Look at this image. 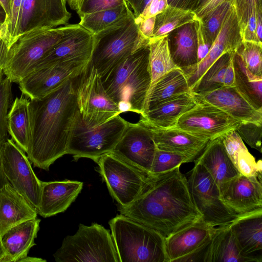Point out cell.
<instances>
[{
  "mask_svg": "<svg viewBox=\"0 0 262 262\" xmlns=\"http://www.w3.org/2000/svg\"><path fill=\"white\" fill-rule=\"evenodd\" d=\"M148 43L101 77L106 93L117 104L120 114L132 112L141 115L144 113L151 84Z\"/></svg>",
  "mask_w": 262,
  "mask_h": 262,
  "instance_id": "cell-3",
  "label": "cell"
},
{
  "mask_svg": "<svg viewBox=\"0 0 262 262\" xmlns=\"http://www.w3.org/2000/svg\"><path fill=\"white\" fill-rule=\"evenodd\" d=\"M172 60L184 73L198 63V46L193 23L183 26L178 31L172 44L169 43Z\"/></svg>",
  "mask_w": 262,
  "mask_h": 262,
  "instance_id": "cell-32",
  "label": "cell"
},
{
  "mask_svg": "<svg viewBox=\"0 0 262 262\" xmlns=\"http://www.w3.org/2000/svg\"><path fill=\"white\" fill-rule=\"evenodd\" d=\"M128 123L120 115L102 123L91 122L78 110L70 129L67 154L72 155L75 161L81 158L95 161L113 151Z\"/></svg>",
  "mask_w": 262,
  "mask_h": 262,
  "instance_id": "cell-6",
  "label": "cell"
},
{
  "mask_svg": "<svg viewBox=\"0 0 262 262\" xmlns=\"http://www.w3.org/2000/svg\"><path fill=\"white\" fill-rule=\"evenodd\" d=\"M66 4L67 0H23L14 41L21 34L34 30L67 25L71 14Z\"/></svg>",
  "mask_w": 262,
  "mask_h": 262,
  "instance_id": "cell-15",
  "label": "cell"
},
{
  "mask_svg": "<svg viewBox=\"0 0 262 262\" xmlns=\"http://www.w3.org/2000/svg\"><path fill=\"white\" fill-rule=\"evenodd\" d=\"M9 181L6 178L2 167L1 160L0 156V188L6 184L9 183Z\"/></svg>",
  "mask_w": 262,
  "mask_h": 262,
  "instance_id": "cell-56",
  "label": "cell"
},
{
  "mask_svg": "<svg viewBox=\"0 0 262 262\" xmlns=\"http://www.w3.org/2000/svg\"><path fill=\"white\" fill-rule=\"evenodd\" d=\"M95 162L111 195L122 207L131 204L144 192L153 176L137 169L112 152L103 155Z\"/></svg>",
  "mask_w": 262,
  "mask_h": 262,
  "instance_id": "cell-9",
  "label": "cell"
},
{
  "mask_svg": "<svg viewBox=\"0 0 262 262\" xmlns=\"http://www.w3.org/2000/svg\"><path fill=\"white\" fill-rule=\"evenodd\" d=\"M72 80L78 111L84 119L99 123L120 115L118 106L106 93L101 77L90 61Z\"/></svg>",
  "mask_w": 262,
  "mask_h": 262,
  "instance_id": "cell-10",
  "label": "cell"
},
{
  "mask_svg": "<svg viewBox=\"0 0 262 262\" xmlns=\"http://www.w3.org/2000/svg\"><path fill=\"white\" fill-rule=\"evenodd\" d=\"M233 64L236 88L255 110L262 112V77L249 72L236 52Z\"/></svg>",
  "mask_w": 262,
  "mask_h": 262,
  "instance_id": "cell-34",
  "label": "cell"
},
{
  "mask_svg": "<svg viewBox=\"0 0 262 262\" xmlns=\"http://www.w3.org/2000/svg\"><path fill=\"white\" fill-rule=\"evenodd\" d=\"M83 187V183L64 180L42 182L37 213L48 217L66 211L76 200Z\"/></svg>",
  "mask_w": 262,
  "mask_h": 262,
  "instance_id": "cell-24",
  "label": "cell"
},
{
  "mask_svg": "<svg viewBox=\"0 0 262 262\" xmlns=\"http://www.w3.org/2000/svg\"><path fill=\"white\" fill-rule=\"evenodd\" d=\"M125 4H127L126 0H80L76 12L80 17Z\"/></svg>",
  "mask_w": 262,
  "mask_h": 262,
  "instance_id": "cell-46",
  "label": "cell"
},
{
  "mask_svg": "<svg viewBox=\"0 0 262 262\" xmlns=\"http://www.w3.org/2000/svg\"><path fill=\"white\" fill-rule=\"evenodd\" d=\"M37 210L9 183L0 188V238L8 230L37 217Z\"/></svg>",
  "mask_w": 262,
  "mask_h": 262,
  "instance_id": "cell-25",
  "label": "cell"
},
{
  "mask_svg": "<svg viewBox=\"0 0 262 262\" xmlns=\"http://www.w3.org/2000/svg\"><path fill=\"white\" fill-rule=\"evenodd\" d=\"M0 262H10L7 254L4 248L0 238Z\"/></svg>",
  "mask_w": 262,
  "mask_h": 262,
  "instance_id": "cell-54",
  "label": "cell"
},
{
  "mask_svg": "<svg viewBox=\"0 0 262 262\" xmlns=\"http://www.w3.org/2000/svg\"><path fill=\"white\" fill-rule=\"evenodd\" d=\"M194 162L204 167L218 187L240 174L228 155L220 137L209 140Z\"/></svg>",
  "mask_w": 262,
  "mask_h": 262,
  "instance_id": "cell-27",
  "label": "cell"
},
{
  "mask_svg": "<svg viewBox=\"0 0 262 262\" xmlns=\"http://www.w3.org/2000/svg\"><path fill=\"white\" fill-rule=\"evenodd\" d=\"M160 1V0H151L145 7L141 14L135 18V23L138 25L145 18L156 16L158 14Z\"/></svg>",
  "mask_w": 262,
  "mask_h": 262,
  "instance_id": "cell-49",
  "label": "cell"
},
{
  "mask_svg": "<svg viewBox=\"0 0 262 262\" xmlns=\"http://www.w3.org/2000/svg\"><path fill=\"white\" fill-rule=\"evenodd\" d=\"M5 24L0 27V38L5 36Z\"/></svg>",
  "mask_w": 262,
  "mask_h": 262,
  "instance_id": "cell-59",
  "label": "cell"
},
{
  "mask_svg": "<svg viewBox=\"0 0 262 262\" xmlns=\"http://www.w3.org/2000/svg\"><path fill=\"white\" fill-rule=\"evenodd\" d=\"M3 66L0 64V77L3 76Z\"/></svg>",
  "mask_w": 262,
  "mask_h": 262,
  "instance_id": "cell-60",
  "label": "cell"
},
{
  "mask_svg": "<svg viewBox=\"0 0 262 262\" xmlns=\"http://www.w3.org/2000/svg\"><path fill=\"white\" fill-rule=\"evenodd\" d=\"M242 42L235 7L233 5L223 20L207 55L194 67L184 73L189 88L223 54L235 52Z\"/></svg>",
  "mask_w": 262,
  "mask_h": 262,
  "instance_id": "cell-17",
  "label": "cell"
},
{
  "mask_svg": "<svg viewBox=\"0 0 262 262\" xmlns=\"http://www.w3.org/2000/svg\"><path fill=\"white\" fill-rule=\"evenodd\" d=\"M7 18V13L0 3V25H2L5 24Z\"/></svg>",
  "mask_w": 262,
  "mask_h": 262,
  "instance_id": "cell-55",
  "label": "cell"
},
{
  "mask_svg": "<svg viewBox=\"0 0 262 262\" xmlns=\"http://www.w3.org/2000/svg\"><path fill=\"white\" fill-rule=\"evenodd\" d=\"M230 2L235 3V0H207L193 11L198 17L203 19L222 4Z\"/></svg>",
  "mask_w": 262,
  "mask_h": 262,
  "instance_id": "cell-48",
  "label": "cell"
},
{
  "mask_svg": "<svg viewBox=\"0 0 262 262\" xmlns=\"http://www.w3.org/2000/svg\"><path fill=\"white\" fill-rule=\"evenodd\" d=\"M78 110L72 78L42 97L30 99L26 154L34 167L49 170L56 160L67 154Z\"/></svg>",
  "mask_w": 262,
  "mask_h": 262,
  "instance_id": "cell-2",
  "label": "cell"
},
{
  "mask_svg": "<svg viewBox=\"0 0 262 262\" xmlns=\"http://www.w3.org/2000/svg\"><path fill=\"white\" fill-rule=\"evenodd\" d=\"M149 68L151 84L169 71L177 68L169 48L168 34L149 39Z\"/></svg>",
  "mask_w": 262,
  "mask_h": 262,
  "instance_id": "cell-35",
  "label": "cell"
},
{
  "mask_svg": "<svg viewBox=\"0 0 262 262\" xmlns=\"http://www.w3.org/2000/svg\"><path fill=\"white\" fill-rule=\"evenodd\" d=\"M189 92L190 88L183 71L178 68L173 69L151 85L144 112L169 99Z\"/></svg>",
  "mask_w": 262,
  "mask_h": 262,
  "instance_id": "cell-31",
  "label": "cell"
},
{
  "mask_svg": "<svg viewBox=\"0 0 262 262\" xmlns=\"http://www.w3.org/2000/svg\"><path fill=\"white\" fill-rule=\"evenodd\" d=\"M108 224L120 262H168L165 237L120 213Z\"/></svg>",
  "mask_w": 262,
  "mask_h": 262,
  "instance_id": "cell-4",
  "label": "cell"
},
{
  "mask_svg": "<svg viewBox=\"0 0 262 262\" xmlns=\"http://www.w3.org/2000/svg\"><path fill=\"white\" fill-rule=\"evenodd\" d=\"M234 53H225L216 60L190 88V92L192 94H202L223 86L234 85Z\"/></svg>",
  "mask_w": 262,
  "mask_h": 262,
  "instance_id": "cell-30",
  "label": "cell"
},
{
  "mask_svg": "<svg viewBox=\"0 0 262 262\" xmlns=\"http://www.w3.org/2000/svg\"><path fill=\"white\" fill-rule=\"evenodd\" d=\"M235 7L241 36L251 15L262 13L261 0H235Z\"/></svg>",
  "mask_w": 262,
  "mask_h": 262,
  "instance_id": "cell-43",
  "label": "cell"
},
{
  "mask_svg": "<svg viewBox=\"0 0 262 262\" xmlns=\"http://www.w3.org/2000/svg\"><path fill=\"white\" fill-rule=\"evenodd\" d=\"M196 103L190 92L184 93L145 111L140 115V120L156 127L173 128L179 118Z\"/></svg>",
  "mask_w": 262,
  "mask_h": 262,
  "instance_id": "cell-26",
  "label": "cell"
},
{
  "mask_svg": "<svg viewBox=\"0 0 262 262\" xmlns=\"http://www.w3.org/2000/svg\"><path fill=\"white\" fill-rule=\"evenodd\" d=\"M187 180L193 203L207 225L226 226L238 215L223 202L217 184L204 166L194 164Z\"/></svg>",
  "mask_w": 262,
  "mask_h": 262,
  "instance_id": "cell-11",
  "label": "cell"
},
{
  "mask_svg": "<svg viewBox=\"0 0 262 262\" xmlns=\"http://www.w3.org/2000/svg\"><path fill=\"white\" fill-rule=\"evenodd\" d=\"M77 24L34 30L18 36L10 46L3 74L12 82H19L32 72L38 62Z\"/></svg>",
  "mask_w": 262,
  "mask_h": 262,
  "instance_id": "cell-7",
  "label": "cell"
},
{
  "mask_svg": "<svg viewBox=\"0 0 262 262\" xmlns=\"http://www.w3.org/2000/svg\"><path fill=\"white\" fill-rule=\"evenodd\" d=\"M262 16L261 13L258 14L257 17L256 35L259 42H261L262 37V25H261Z\"/></svg>",
  "mask_w": 262,
  "mask_h": 262,
  "instance_id": "cell-52",
  "label": "cell"
},
{
  "mask_svg": "<svg viewBox=\"0 0 262 262\" xmlns=\"http://www.w3.org/2000/svg\"><path fill=\"white\" fill-rule=\"evenodd\" d=\"M220 137L228 155L235 166L238 154L248 150L247 147L235 129L229 130Z\"/></svg>",
  "mask_w": 262,
  "mask_h": 262,
  "instance_id": "cell-45",
  "label": "cell"
},
{
  "mask_svg": "<svg viewBox=\"0 0 262 262\" xmlns=\"http://www.w3.org/2000/svg\"><path fill=\"white\" fill-rule=\"evenodd\" d=\"M139 122L149 130L157 148L185 156L191 162L199 157L209 141L175 127L158 128Z\"/></svg>",
  "mask_w": 262,
  "mask_h": 262,
  "instance_id": "cell-23",
  "label": "cell"
},
{
  "mask_svg": "<svg viewBox=\"0 0 262 262\" xmlns=\"http://www.w3.org/2000/svg\"><path fill=\"white\" fill-rule=\"evenodd\" d=\"M29 102L24 95L16 97L7 116L8 132L12 140L26 153L30 130Z\"/></svg>",
  "mask_w": 262,
  "mask_h": 262,
  "instance_id": "cell-33",
  "label": "cell"
},
{
  "mask_svg": "<svg viewBox=\"0 0 262 262\" xmlns=\"http://www.w3.org/2000/svg\"><path fill=\"white\" fill-rule=\"evenodd\" d=\"M235 130L251 147L261 153L262 123L241 122Z\"/></svg>",
  "mask_w": 262,
  "mask_h": 262,
  "instance_id": "cell-42",
  "label": "cell"
},
{
  "mask_svg": "<svg viewBox=\"0 0 262 262\" xmlns=\"http://www.w3.org/2000/svg\"><path fill=\"white\" fill-rule=\"evenodd\" d=\"M156 16L142 20L138 25L142 35L147 39L153 36Z\"/></svg>",
  "mask_w": 262,
  "mask_h": 262,
  "instance_id": "cell-50",
  "label": "cell"
},
{
  "mask_svg": "<svg viewBox=\"0 0 262 262\" xmlns=\"http://www.w3.org/2000/svg\"><path fill=\"white\" fill-rule=\"evenodd\" d=\"M261 160L256 162L254 157L247 150L238 154L235 166L240 174L247 177L257 176L261 182Z\"/></svg>",
  "mask_w": 262,
  "mask_h": 262,
  "instance_id": "cell-44",
  "label": "cell"
},
{
  "mask_svg": "<svg viewBox=\"0 0 262 262\" xmlns=\"http://www.w3.org/2000/svg\"><path fill=\"white\" fill-rule=\"evenodd\" d=\"M56 262H120L110 231L97 223L81 224L53 254Z\"/></svg>",
  "mask_w": 262,
  "mask_h": 262,
  "instance_id": "cell-8",
  "label": "cell"
},
{
  "mask_svg": "<svg viewBox=\"0 0 262 262\" xmlns=\"http://www.w3.org/2000/svg\"><path fill=\"white\" fill-rule=\"evenodd\" d=\"M196 102L210 104L241 122L262 123V112L255 110L235 85L202 94H192Z\"/></svg>",
  "mask_w": 262,
  "mask_h": 262,
  "instance_id": "cell-20",
  "label": "cell"
},
{
  "mask_svg": "<svg viewBox=\"0 0 262 262\" xmlns=\"http://www.w3.org/2000/svg\"><path fill=\"white\" fill-rule=\"evenodd\" d=\"M46 260L40 258L33 257L29 256L28 255L24 258L21 262H45Z\"/></svg>",
  "mask_w": 262,
  "mask_h": 262,
  "instance_id": "cell-57",
  "label": "cell"
},
{
  "mask_svg": "<svg viewBox=\"0 0 262 262\" xmlns=\"http://www.w3.org/2000/svg\"><path fill=\"white\" fill-rule=\"evenodd\" d=\"M80 0H67L70 8L76 11Z\"/></svg>",
  "mask_w": 262,
  "mask_h": 262,
  "instance_id": "cell-58",
  "label": "cell"
},
{
  "mask_svg": "<svg viewBox=\"0 0 262 262\" xmlns=\"http://www.w3.org/2000/svg\"><path fill=\"white\" fill-rule=\"evenodd\" d=\"M240 122L210 104L197 102L179 118L174 127L211 140L235 129Z\"/></svg>",
  "mask_w": 262,
  "mask_h": 262,
  "instance_id": "cell-13",
  "label": "cell"
},
{
  "mask_svg": "<svg viewBox=\"0 0 262 262\" xmlns=\"http://www.w3.org/2000/svg\"><path fill=\"white\" fill-rule=\"evenodd\" d=\"M262 43L242 41L236 53L246 68L256 76L262 77Z\"/></svg>",
  "mask_w": 262,
  "mask_h": 262,
  "instance_id": "cell-38",
  "label": "cell"
},
{
  "mask_svg": "<svg viewBox=\"0 0 262 262\" xmlns=\"http://www.w3.org/2000/svg\"><path fill=\"white\" fill-rule=\"evenodd\" d=\"M223 202L238 214L262 208V185L257 176L239 175L219 186Z\"/></svg>",
  "mask_w": 262,
  "mask_h": 262,
  "instance_id": "cell-18",
  "label": "cell"
},
{
  "mask_svg": "<svg viewBox=\"0 0 262 262\" xmlns=\"http://www.w3.org/2000/svg\"><path fill=\"white\" fill-rule=\"evenodd\" d=\"M215 228L200 220L165 237L167 261L181 262L199 250L210 239Z\"/></svg>",
  "mask_w": 262,
  "mask_h": 262,
  "instance_id": "cell-22",
  "label": "cell"
},
{
  "mask_svg": "<svg viewBox=\"0 0 262 262\" xmlns=\"http://www.w3.org/2000/svg\"><path fill=\"white\" fill-rule=\"evenodd\" d=\"M11 83L8 77H0V145L8 138L7 116L13 103Z\"/></svg>",
  "mask_w": 262,
  "mask_h": 262,
  "instance_id": "cell-40",
  "label": "cell"
},
{
  "mask_svg": "<svg viewBox=\"0 0 262 262\" xmlns=\"http://www.w3.org/2000/svg\"><path fill=\"white\" fill-rule=\"evenodd\" d=\"M2 25H0V27H1V26H2Z\"/></svg>",
  "mask_w": 262,
  "mask_h": 262,
  "instance_id": "cell-61",
  "label": "cell"
},
{
  "mask_svg": "<svg viewBox=\"0 0 262 262\" xmlns=\"http://www.w3.org/2000/svg\"><path fill=\"white\" fill-rule=\"evenodd\" d=\"M13 0H0L7 15V18L10 16Z\"/></svg>",
  "mask_w": 262,
  "mask_h": 262,
  "instance_id": "cell-53",
  "label": "cell"
},
{
  "mask_svg": "<svg viewBox=\"0 0 262 262\" xmlns=\"http://www.w3.org/2000/svg\"><path fill=\"white\" fill-rule=\"evenodd\" d=\"M197 18L193 11L168 5L163 11L156 16L152 37L167 35L176 29L194 23Z\"/></svg>",
  "mask_w": 262,
  "mask_h": 262,
  "instance_id": "cell-36",
  "label": "cell"
},
{
  "mask_svg": "<svg viewBox=\"0 0 262 262\" xmlns=\"http://www.w3.org/2000/svg\"><path fill=\"white\" fill-rule=\"evenodd\" d=\"M198 46V63L207 55L212 42L206 35L203 20L198 17L193 23Z\"/></svg>",
  "mask_w": 262,
  "mask_h": 262,
  "instance_id": "cell-47",
  "label": "cell"
},
{
  "mask_svg": "<svg viewBox=\"0 0 262 262\" xmlns=\"http://www.w3.org/2000/svg\"><path fill=\"white\" fill-rule=\"evenodd\" d=\"M242 253L251 261H262V208L239 214L229 225Z\"/></svg>",
  "mask_w": 262,
  "mask_h": 262,
  "instance_id": "cell-21",
  "label": "cell"
},
{
  "mask_svg": "<svg viewBox=\"0 0 262 262\" xmlns=\"http://www.w3.org/2000/svg\"><path fill=\"white\" fill-rule=\"evenodd\" d=\"M88 62H59L35 70L19 82V89L30 99L42 97L75 77Z\"/></svg>",
  "mask_w": 262,
  "mask_h": 262,
  "instance_id": "cell-16",
  "label": "cell"
},
{
  "mask_svg": "<svg viewBox=\"0 0 262 262\" xmlns=\"http://www.w3.org/2000/svg\"><path fill=\"white\" fill-rule=\"evenodd\" d=\"M180 168L153 175L144 192L126 207L117 205L118 211L165 237L202 220Z\"/></svg>",
  "mask_w": 262,
  "mask_h": 262,
  "instance_id": "cell-1",
  "label": "cell"
},
{
  "mask_svg": "<svg viewBox=\"0 0 262 262\" xmlns=\"http://www.w3.org/2000/svg\"><path fill=\"white\" fill-rule=\"evenodd\" d=\"M132 11L127 4L84 15L78 23L92 34H95L128 15Z\"/></svg>",
  "mask_w": 262,
  "mask_h": 262,
  "instance_id": "cell-37",
  "label": "cell"
},
{
  "mask_svg": "<svg viewBox=\"0 0 262 262\" xmlns=\"http://www.w3.org/2000/svg\"><path fill=\"white\" fill-rule=\"evenodd\" d=\"M188 162H191V161L185 156L156 148L151 173L156 175L166 172Z\"/></svg>",
  "mask_w": 262,
  "mask_h": 262,
  "instance_id": "cell-39",
  "label": "cell"
},
{
  "mask_svg": "<svg viewBox=\"0 0 262 262\" xmlns=\"http://www.w3.org/2000/svg\"><path fill=\"white\" fill-rule=\"evenodd\" d=\"M9 47L5 36L0 38V64L3 66L6 62Z\"/></svg>",
  "mask_w": 262,
  "mask_h": 262,
  "instance_id": "cell-51",
  "label": "cell"
},
{
  "mask_svg": "<svg viewBox=\"0 0 262 262\" xmlns=\"http://www.w3.org/2000/svg\"><path fill=\"white\" fill-rule=\"evenodd\" d=\"M93 47V34L78 24L44 55L33 71L59 62H88Z\"/></svg>",
  "mask_w": 262,
  "mask_h": 262,
  "instance_id": "cell-19",
  "label": "cell"
},
{
  "mask_svg": "<svg viewBox=\"0 0 262 262\" xmlns=\"http://www.w3.org/2000/svg\"><path fill=\"white\" fill-rule=\"evenodd\" d=\"M156 149L149 130L140 122H129L112 152L137 169L152 176L151 169Z\"/></svg>",
  "mask_w": 262,
  "mask_h": 262,
  "instance_id": "cell-14",
  "label": "cell"
},
{
  "mask_svg": "<svg viewBox=\"0 0 262 262\" xmlns=\"http://www.w3.org/2000/svg\"><path fill=\"white\" fill-rule=\"evenodd\" d=\"M149 42L140 33L132 12L93 34L90 62L101 77L142 46Z\"/></svg>",
  "mask_w": 262,
  "mask_h": 262,
  "instance_id": "cell-5",
  "label": "cell"
},
{
  "mask_svg": "<svg viewBox=\"0 0 262 262\" xmlns=\"http://www.w3.org/2000/svg\"><path fill=\"white\" fill-rule=\"evenodd\" d=\"M251 261L240 251L229 225L215 228L204 247L202 262Z\"/></svg>",
  "mask_w": 262,
  "mask_h": 262,
  "instance_id": "cell-29",
  "label": "cell"
},
{
  "mask_svg": "<svg viewBox=\"0 0 262 262\" xmlns=\"http://www.w3.org/2000/svg\"><path fill=\"white\" fill-rule=\"evenodd\" d=\"M234 4L235 3L232 2L225 3L202 19L206 35L212 43L223 20Z\"/></svg>",
  "mask_w": 262,
  "mask_h": 262,
  "instance_id": "cell-41",
  "label": "cell"
},
{
  "mask_svg": "<svg viewBox=\"0 0 262 262\" xmlns=\"http://www.w3.org/2000/svg\"><path fill=\"white\" fill-rule=\"evenodd\" d=\"M25 153L12 139L7 138L0 145L2 167L6 178L37 210L42 181L35 175Z\"/></svg>",
  "mask_w": 262,
  "mask_h": 262,
  "instance_id": "cell-12",
  "label": "cell"
},
{
  "mask_svg": "<svg viewBox=\"0 0 262 262\" xmlns=\"http://www.w3.org/2000/svg\"><path fill=\"white\" fill-rule=\"evenodd\" d=\"M37 217L20 223L6 231L1 237L10 262H21L30 249L36 245L35 239L39 230Z\"/></svg>",
  "mask_w": 262,
  "mask_h": 262,
  "instance_id": "cell-28",
  "label": "cell"
}]
</instances>
